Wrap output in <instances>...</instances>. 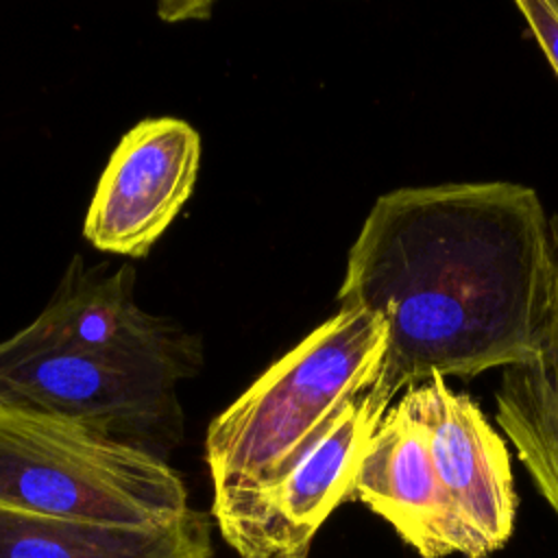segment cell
<instances>
[{
    "label": "cell",
    "mask_w": 558,
    "mask_h": 558,
    "mask_svg": "<svg viewBox=\"0 0 558 558\" xmlns=\"http://www.w3.org/2000/svg\"><path fill=\"white\" fill-rule=\"evenodd\" d=\"M551 292L541 196L512 181H464L381 194L349 248L338 303L386 323L379 381L397 397L434 375L532 362Z\"/></svg>",
    "instance_id": "obj_1"
},
{
    "label": "cell",
    "mask_w": 558,
    "mask_h": 558,
    "mask_svg": "<svg viewBox=\"0 0 558 558\" xmlns=\"http://www.w3.org/2000/svg\"><path fill=\"white\" fill-rule=\"evenodd\" d=\"M133 288V266L74 257L41 314L0 342V408L72 416L159 458L177 447V384L201 368V342Z\"/></svg>",
    "instance_id": "obj_2"
},
{
    "label": "cell",
    "mask_w": 558,
    "mask_h": 558,
    "mask_svg": "<svg viewBox=\"0 0 558 558\" xmlns=\"http://www.w3.org/2000/svg\"><path fill=\"white\" fill-rule=\"evenodd\" d=\"M386 344L377 314L340 307L209 423L205 456L216 523L270 490L327 421L377 381Z\"/></svg>",
    "instance_id": "obj_3"
},
{
    "label": "cell",
    "mask_w": 558,
    "mask_h": 558,
    "mask_svg": "<svg viewBox=\"0 0 558 558\" xmlns=\"http://www.w3.org/2000/svg\"><path fill=\"white\" fill-rule=\"evenodd\" d=\"M0 508L35 517L155 530L192 508L159 456L72 416L0 408Z\"/></svg>",
    "instance_id": "obj_4"
},
{
    "label": "cell",
    "mask_w": 558,
    "mask_h": 558,
    "mask_svg": "<svg viewBox=\"0 0 558 558\" xmlns=\"http://www.w3.org/2000/svg\"><path fill=\"white\" fill-rule=\"evenodd\" d=\"M395 399L379 377L351 397L270 490L218 523L222 538L242 558L305 554L329 514L353 499L368 442Z\"/></svg>",
    "instance_id": "obj_5"
},
{
    "label": "cell",
    "mask_w": 558,
    "mask_h": 558,
    "mask_svg": "<svg viewBox=\"0 0 558 558\" xmlns=\"http://www.w3.org/2000/svg\"><path fill=\"white\" fill-rule=\"evenodd\" d=\"M201 137L179 118H146L126 131L92 196L83 235L98 251L144 257L192 194Z\"/></svg>",
    "instance_id": "obj_6"
},
{
    "label": "cell",
    "mask_w": 558,
    "mask_h": 558,
    "mask_svg": "<svg viewBox=\"0 0 558 558\" xmlns=\"http://www.w3.org/2000/svg\"><path fill=\"white\" fill-rule=\"evenodd\" d=\"M427 429L445 495L473 538L477 558L501 549L514 530L517 493L510 453L480 405L434 375L405 388Z\"/></svg>",
    "instance_id": "obj_7"
},
{
    "label": "cell",
    "mask_w": 558,
    "mask_h": 558,
    "mask_svg": "<svg viewBox=\"0 0 558 558\" xmlns=\"http://www.w3.org/2000/svg\"><path fill=\"white\" fill-rule=\"evenodd\" d=\"M353 499L392 525L423 558L460 554L477 558L475 545L445 495L408 390L386 410L362 460Z\"/></svg>",
    "instance_id": "obj_8"
},
{
    "label": "cell",
    "mask_w": 558,
    "mask_h": 558,
    "mask_svg": "<svg viewBox=\"0 0 558 558\" xmlns=\"http://www.w3.org/2000/svg\"><path fill=\"white\" fill-rule=\"evenodd\" d=\"M0 558H211V519L190 510L163 527L129 530L0 508Z\"/></svg>",
    "instance_id": "obj_9"
},
{
    "label": "cell",
    "mask_w": 558,
    "mask_h": 558,
    "mask_svg": "<svg viewBox=\"0 0 558 558\" xmlns=\"http://www.w3.org/2000/svg\"><path fill=\"white\" fill-rule=\"evenodd\" d=\"M495 405L497 425L558 514V357L504 368Z\"/></svg>",
    "instance_id": "obj_10"
},
{
    "label": "cell",
    "mask_w": 558,
    "mask_h": 558,
    "mask_svg": "<svg viewBox=\"0 0 558 558\" xmlns=\"http://www.w3.org/2000/svg\"><path fill=\"white\" fill-rule=\"evenodd\" d=\"M514 7L558 76V13L551 0H519Z\"/></svg>",
    "instance_id": "obj_11"
},
{
    "label": "cell",
    "mask_w": 558,
    "mask_h": 558,
    "mask_svg": "<svg viewBox=\"0 0 558 558\" xmlns=\"http://www.w3.org/2000/svg\"><path fill=\"white\" fill-rule=\"evenodd\" d=\"M551 238H554V292H551V314L547 323V331L543 338L541 353L536 357H558V216L551 220Z\"/></svg>",
    "instance_id": "obj_12"
},
{
    "label": "cell",
    "mask_w": 558,
    "mask_h": 558,
    "mask_svg": "<svg viewBox=\"0 0 558 558\" xmlns=\"http://www.w3.org/2000/svg\"><path fill=\"white\" fill-rule=\"evenodd\" d=\"M283 558H307V551H305V554H292V556H283Z\"/></svg>",
    "instance_id": "obj_13"
},
{
    "label": "cell",
    "mask_w": 558,
    "mask_h": 558,
    "mask_svg": "<svg viewBox=\"0 0 558 558\" xmlns=\"http://www.w3.org/2000/svg\"><path fill=\"white\" fill-rule=\"evenodd\" d=\"M551 7H554V11L558 13V0H551Z\"/></svg>",
    "instance_id": "obj_14"
}]
</instances>
